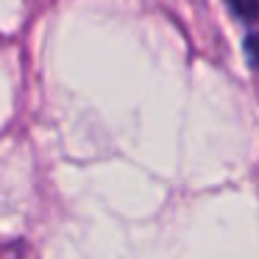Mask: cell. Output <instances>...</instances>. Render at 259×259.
<instances>
[{"label": "cell", "mask_w": 259, "mask_h": 259, "mask_svg": "<svg viewBox=\"0 0 259 259\" xmlns=\"http://www.w3.org/2000/svg\"><path fill=\"white\" fill-rule=\"evenodd\" d=\"M229 9L242 20H256L259 17V0H226Z\"/></svg>", "instance_id": "6da1fadb"}, {"label": "cell", "mask_w": 259, "mask_h": 259, "mask_svg": "<svg viewBox=\"0 0 259 259\" xmlns=\"http://www.w3.org/2000/svg\"><path fill=\"white\" fill-rule=\"evenodd\" d=\"M245 48H248V59H251V62L259 67V34H251V36H248Z\"/></svg>", "instance_id": "7a4b0ae2"}]
</instances>
